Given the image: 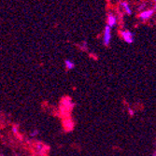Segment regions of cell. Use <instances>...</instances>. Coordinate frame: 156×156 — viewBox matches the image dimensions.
<instances>
[{
    "label": "cell",
    "mask_w": 156,
    "mask_h": 156,
    "mask_svg": "<svg viewBox=\"0 0 156 156\" xmlns=\"http://www.w3.org/2000/svg\"><path fill=\"white\" fill-rule=\"evenodd\" d=\"M121 36L122 39L128 44H133L135 41V36L132 32H130L129 30H123L121 32Z\"/></svg>",
    "instance_id": "cell-1"
},
{
    "label": "cell",
    "mask_w": 156,
    "mask_h": 156,
    "mask_svg": "<svg viewBox=\"0 0 156 156\" xmlns=\"http://www.w3.org/2000/svg\"><path fill=\"white\" fill-rule=\"evenodd\" d=\"M110 40H111V28L109 26H106L103 35V44L105 46H109Z\"/></svg>",
    "instance_id": "cell-2"
},
{
    "label": "cell",
    "mask_w": 156,
    "mask_h": 156,
    "mask_svg": "<svg viewBox=\"0 0 156 156\" xmlns=\"http://www.w3.org/2000/svg\"><path fill=\"white\" fill-rule=\"evenodd\" d=\"M153 13H154L153 9H148V10H145V11H142L141 13L139 14V19L142 21L148 20V19H149L153 15Z\"/></svg>",
    "instance_id": "cell-3"
},
{
    "label": "cell",
    "mask_w": 156,
    "mask_h": 156,
    "mask_svg": "<svg viewBox=\"0 0 156 156\" xmlns=\"http://www.w3.org/2000/svg\"><path fill=\"white\" fill-rule=\"evenodd\" d=\"M116 24H117V18H116V16L112 13V12H109V15H108V26L110 28H112V27H114Z\"/></svg>",
    "instance_id": "cell-4"
},
{
    "label": "cell",
    "mask_w": 156,
    "mask_h": 156,
    "mask_svg": "<svg viewBox=\"0 0 156 156\" xmlns=\"http://www.w3.org/2000/svg\"><path fill=\"white\" fill-rule=\"evenodd\" d=\"M121 6H122V8L124 9V11L126 12V14H128V15H131L132 14V9L130 8V6H129V4L127 3V2H122L121 3Z\"/></svg>",
    "instance_id": "cell-5"
},
{
    "label": "cell",
    "mask_w": 156,
    "mask_h": 156,
    "mask_svg": "<svg viewBox=\"0 0 156 156\" xmlns=\"http://www.w3.org/2000/svg\"><path fill=\"white\" fill-rule=\"evenodd\" d=\"M65 66H66V67L67 68V69L70 70V69H73V68L75 67V63L69 59H66L65 61Z\"/></svg>",
    "instance_id": "cell-6"
},
{
    "label": "cell",
    "mask_w": 156,
    "mask_h": 156,
    "mask_svg": "<svg viewBox=\"0 0 156 156\" xmlns=\"http://www.w3.org/2000/svg\"><path fill=\"white\" fill-rule=\"evenodd\" d=\"M37 134H39V131H37V130H34V131H32V132H31L30 136H36Z\"/></svg>",
    "instance_id": "cell-7"
},
{
    "label": "cell",
    "mask_w": 156,
    "mask_h": 156,
    "mask_svg": "<svg viewBox=\"0 0 156 156\" xmlns=\"http://www.w3.org/2000/svg\"><path fill=\"white\" fill-rule=\"evenodd\" d=\"M145 5H146L145 3H143V4H141V5L139 6V9H143V8H144V7H145Z\"/></svg>",
    "instance_id": "cell-8"
},
{
    "label": "cell",
    "mask_w": 156,
    "mask_h": 156,
    "mask_svg": "<svg viewBox=\"0 0 156 156\" xmlns=\"http://www.w3.org/2000/svg\"><path fill=\"white\" fill-rule=\"evenodd\" d=\"M12 131L14 132V134H18V129L16 128V127H13L12 128Z\"/></svg>",
    "instance_id": "cell-9"
},
{
    "label": "cell",
    "mask_w": 156,
    "mask_h": 156,
    "mask_svg": "<svg viewBox=\"0 0 156 156\" xmlns=\"http://www.w3.org/2000/svg\"><path fill=\"white\" fill-rule=\"evenodd\" d=\"M153 1H154V2L156 3V0H153ZM155 10H156V7H155Z\"/></svg>",
    "instance_id": "cell-10"
}]
</instances>
